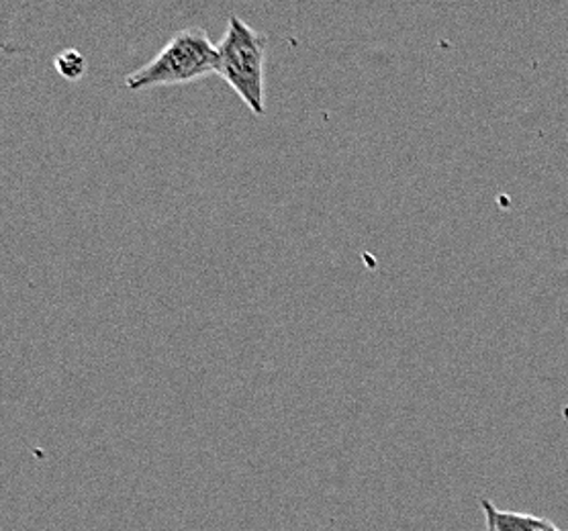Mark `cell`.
Instances as JSON below:
<instances>
[{"label":"cell","mask_w":568,"mask_h":531,"mask_svg":"<svg viewBox=\"0 0 568 531\" xmlns=\"http://www.w3.org/2000/svg\"><path fill=\"white\" fill-rule=\"evenodd\" d=\"M487 531H495V528H493V523H489V521H487Z\"/></svg>","instance_id":"5b68a950"},{"label":"cell","mask_w":568,"mask_h":531,"mask_svg":"<svg viewBox=\"0 0 568 531\" xmlns=\"http://www.w3.org/2000/svg\"><path fill=\"white\" fill-rule=\"evenodd\" d=\"M53 68L62 79L74 82L87 74V58L78 52L77 48H70V50H64L55 55Z\"/></svg>","instance_id":"277c9868"},{"label":"cell","mask_w":568,"mask_h":531,"mask_svg":"<svg viewBox=\"0 0 568 531\" xmlns=\"http://www.w3.org/2000/svg\"><path fill=\"white\" fill-rule=\"evenodd\" d=\"M217 52L221 79L232 86L252 115H266V33H260L242 17L232 14Z\"/></svg>","instance_id":"7a4b0ae2"},{"label":"cell","mask_w":568,"mask_h":531,"mask_svg":"<svg viewBox=\"0 0 568 531\" xmlns=\"http://www.w3.org/2000/svg\"><path fill=\"white\" fill-rule=\"evenodd\" d=\"M480 507L485 519L493 523L495 531H560L550 519L517 511H499L489 499H480Z\"/></svg>","instance_id":"3957f363"},{"label":"cell","mask_w":568,"mask_h":531,"mask_svg":"<svg viewBox=\"0 0 568 531\" xmlns=\"http://www.w3.org/2000/svg\"><path fill=\"white\" fill-rule=\"evenodd\" d=\"M220 72V52L205 29L186 27L158 52L154 60L125 79L130 91L179 86Z\"/></svg>","instance_id":"6da1fadb"}]
</instances>
